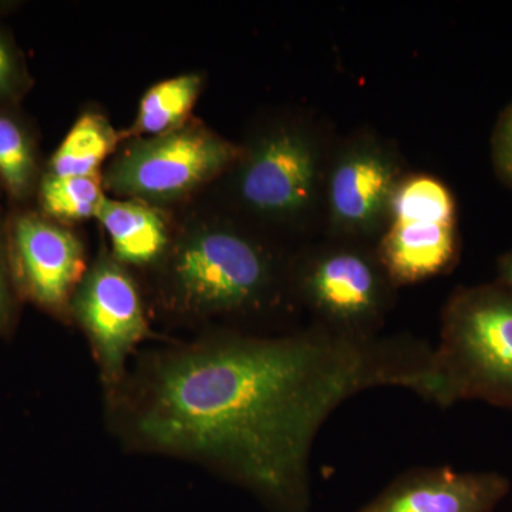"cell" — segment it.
Returning <instances> with one entry per match:
<instances>
[{
	"label": "cell",
	"mask_w": 512,
	"mask_h": 512,
	"mask_svg": "<svg viewBox=\"0 0 512 512\" xmlns=\"http://www.w3.org/2000/svg\"><path fill=\"white\" fill-rule=\"evenodd\" d=\"M431 356L420 340L319 323L282 336L222 330L147 362L120 390L124 429L137 447L200 461L272 512H309L312 447L330 414L377 387L430 400Z\"/></svg>",
	"instance_id": "obj_1"
},
{
	"label": "cell",
	"mask_w": 512,
	"mask_h": 512,
	"mask_svg": "<svg viewBox=\"0 0 512 512\" xmlns=\"http://www.w3.org/2000/svg\"><path fill=\"white\" fill-rule=\"evenodd\" d=\"M292 261L255 228L195 211L174 225L156 271L157 305L187 323L245 322L272 315L292 293Z\"/></svg>",
	"instance_id": "obj_2"
},
{
	"label": "cell",
	"mask_w": 512,
	"mask_h": 512,
	"mask_svg": "<svg viewBox=\"0 0 512 512\" xmlns=\"http://www.w3.org/2000/svg\"><path fill=\"white\" fill-rule=\"evenodd\" d=\"M241 147L237 164L217 181L229 205L255 229L303 227L323 201L328 165L315 131L305 121L276 117Z\"/></svg>",
	"instance_id": "obj_3"
},
{
	"label": "cell",
	"mask_w": 512,
	"mask_h": 512,
	"mask_svg": "<svg viewBox=\"0 0 512 512\" xmlns=\"http://www.w3.org/2000/svg\"><path fill=\"white\" fill-rule=\"evenodd\" d=\"M430 402L480 400L512 410V293L500 282L463 286L441 316Z\"/></svg>",
	"instance_id": "obj_4"
},
{
	"label": "cell",
	"mask_w": 512,
	"mask_h": 512,
	"mask_svg": "<svg viewBox=\"0 0 512 512\" xmlns=\"http://www.w3.org/2000/svg\"><path fill=\"white\" fill-rule=\"evenodd\" d=\"M232 143L191 119L163 136L133 138L101 171L104 191L165 210L214 185L241 158Z\"/></svg>",
	"instance_id": "obj_5"
},
{
	"label": "cell",
	"mask_w": 512,
	"mask_h": 512,
	"mask_svg": "<svg viewBox=\"0 0 512 512\" xmlns=\"http://www.w3.org/2000/svg\"><path fill=\"white\" fill-rule=\"evenodd\" d=\"M291 278L313 323L353 336L379 335L396 289L376 251L338 239L292 259Z\"/></svg>",
	"instance_id": "obj_6"
},
{
	"label": "cell",
	"mask_w": 512,
	"mask_h": 512,
	"mask_svg": "<svg viewBox=\"0 0 512 512\" xmlns=\"http://www.w3.org/2000/svg\"><path fill=\"white\" fill-rule=\"evenodd\" d=\"M69 315L86 333L104 383L116 393L128 356L148 333L143 296L130 269L101 252L77 285Z\"/></svg>",
	"instance_id": "obj_7"
},
{
	"label": "cell",
	"mask_w": 512,
	"mask_h": 512,
	"mask_svg": "<svg viewBox=\"0 0 512 512\" xmlns=\"http://www.w3.org/2000/svg\"><path fill=\"white\" fill-rule=\"evenodd\" d=\"M403 175L397 157L376 138L357 137L343 144L326 165L323 183L332 238L350 242L380 238Z\"/></svg>",
	"instance_id": "obj_8"
},
{
	"label": "cell",
	"mask_w": 512,
	"mask_h": 512,
	"mask_svg": "<svg viewBox=\"0 0 512 512\" xmlns=\"http://www.w3.org/2000/svg\"><path fill=\"white\" fill-rule=\"evenodd\" d=\"M10 264L20 291L56 315H69L70 301L86 274L83 242L42 215H19L10 231Z\"/></svg>",
	"instance_id": "obj_9"
},
{
	"label": "cell",
	"mask_w": 512,
	"mask_h": 512,
	"mask_svg": "<svg viewBox=\"0 0 512 512\" xmlns=\"http://www.w3.org/2000/svg\"><path fill=\"white\" fill-rule=\"evenodd\" d=\"M508 491L500 473L419 467L394 478L359 512H493Z\"/></svg>",
	"instance_id": "obj_10"
},
{
	"label": "cell",
	"mask_w": 512,
	"mask_h": 512,
	"mask_svg": "<svg viewBox=\"0 0 512 512\" xmlns=\"http://www.w3.org/2000/svg\"><path fill=\"white\" fill-rule=\"evenodd\" d=\"M457 225L390 221L375 251L392 284L407 286L447 274L458 259Z\"/></svg>",
	"instance_id": "obj_11"
},
{
	"label": "cell",
	"mask_w": 512,
	"mask_h": 512,
	"mask_svg": "<svg viewBox=\"0 0 512 512\" xmlns=\"http://www.w3.org/2000/svg\"><path fill=\"white\" fill-rule=\"evenodd\" d=\"M96 218L109 235L110 254L128 269L154 271L173 241V222L164 210L144 202L106 195Z\"/></svg>",
	"instance_id": "obj_12"
},
{
	"label": "cell",
	"mask_w": 512,
	"mask_h": 512,
	"mask_svg": "<svg viewBox=\"0 0 512 512\" xmlns=\"http://www.w3.org/2000/svg\"><path fill=\"white\" fill-rule=\"evenodd\" d=\"M123 141L99 110H86L70 128L47 165L53 177H101L104 161L117 153Z\"/></svg>",
	"instance_id": "obj_13"
},
{
	"label": "cell",
	"mask_w": 512,
	"mask_h": 512,
	"mask_svg": "<svg viewBox=\"0 0 512 512\" xmlns=\"http://www.w3.org/2000/svg\"><path fill=\"white\" fill-rule=\"evenodd\" d=\"M204 87L201 73H184L156 83L144 93L138 104L133 126L123 140L156 137L183 127L192 119V110Z\"/></svg>",
	"instance_id": "obj_14"
},
{
	"label": "cell",
	"mask_w": 512,
	"mask_h": 512,
	"mask_svg": "<svg viewBox=\"0 0 512 512\" xmlns=\"http://www.w3.org/2000/svg\"><path fill=\"white\" fill-rule=\"evenodd\" d=\"M390 221L457 225L456 198L450 188L433 175H403L390 202Z\"/></svg>",
	"instance_id": "obj_15"
},
{
	"label": "cell",
	"mask_w": 512,
	"mask_h": 512,
	"mask_svg": "<svg viewBox=\"0 0 512 512\" xmlns=\"http://www.w3.org/2000/svg\"><path fill=\"white\" fill-rule=\"evenodd\" d=\"M106 197L101 177H53L43 175L39 204L50 220L80 222L96 218Z\"/></svg>",
	"instance_id": "obj_16"
},
{
	"label": "cell",
	"mask_w": 512,
	"mask_h": 512,
	"mask_svg": "<svg viewBox=\"0 0 512 512\" xmlns=\"http://www.w3.org/2000/svg\"><path fill=\"white\" fill-rule=\"evenodd\" d=\"M35 144L25 127L0 110V181L15 200H26L37 184Z\"/></svg>",
	"instance_id": "obj_17"
},
{
	"label": "cell",
	"mask_w": 512,
	"mask_h": 512,
	"mask_svg": "<svg viewBox=\"0 0 512 512\" xmlns=\"http://www.w3.org/2000/svg\"><path fill=\"white\" fill-rule=\"evenodd\" d=\"M25 86L22 57L9 33L0 26V103L16 99Z\"/></svg>",
	"instance_id": "obj_18"
},
{
	"label": "cell",
	"mask_w": 512,
	"mask_h": 512,
	"mask_svg": "<svg viewBox=\"0 0 512 512\" xmlns=\"http://www.w3.org/2000/svg\"><path fill=\"white\" fill-rule=\"evenodd\" d=\"M491 153L498 177L512 190V103L495 124Z\"/></svg>",
	"instance_id": "obj_19"
},
{
	"label": "cell",
	"mask_w": 512,
	"mask_h": 512,
	"mask_svg": "<svg viewBox=\"0 0 512 512\" xmlns=\"http://www.w3.org/2000/svg\"><path fill=\"white\" fill-rule=\"evenodd\" d=\"M10 309H12V298H10L8 271L0 254V329L8 325Z\"/></svg>",
	"instance_id": "obj_20"
},
{
	"label": "cell",
	"mask_w": 512,
	"mask_h": 512,
	"mask_svg": "<svg viewBox=\"0 0 512 512\" xmlns=\"http://www.w3.org/2000/svg\"><path fill=\"white\" fill-rule=\"evenodd\" d=\"M498 275V282L512 293V251L501 256L498 262Z\"/></svg>",
	"instance_id": "obj_21"
}]
</instances>
